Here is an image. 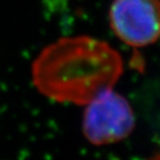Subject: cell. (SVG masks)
Masks as SVG:
<instances>
[{"label": "cell", "mask_w": 160, "mask_h": 160, "mask_svg": "<svg viewBox=\"0 0 160 160\" xmlns=\"http://www.w3.org/2000/svg\"><path fill=\"white\" fill-rule=\"evenodd\" d=\"M122 71V59L111 46L78 36L46 47L33 62L32 79L46 97L87 105L101 91L111 89Z\"/></svg>", "instance_id": "1"}, {"label": "cell", "mask_w": 160, "mask_h": 160, "mask_svg": "<svg viewBox=\"0 0 160 160\" xmlns=\"http://www.w3.org/2000/svg\"><path fill=\"white\" fill-rule=\"evenodd\" d=\"M82 130L89 142L110 145L127 138L135 127V116L126 98L111 89L103 90L87 103Z\"/></svg>", "instance_id": "2"}, {"label": "cell", "mask_w": 160, "mask_h": 160, "mask_svg": "<svg viewBox=\"0 0 160 160\" xmlns=\"http://www.w3.org/2000/svg\"><path fill=\"white\" fill-rule=\"evenodd\" d=\"M110 25L125 43L146 47L160 37V0H115Z\"/></svg>", "instance_id": "3"}]
</instances>
